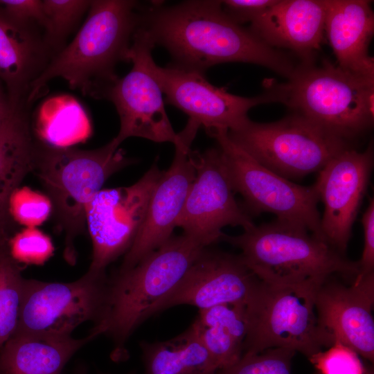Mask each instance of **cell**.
<instances>
[{
	"label": "cell",
	"instance_id": "obj_34",
	"mask_svg": "<svg viewBox=\"0 0 374 374\" xmlns=\"http://www.w3.org/2000/svg\"><path fill=\"white\" fill-rule=\"evenodd\" d=\"M224 12L235 22L242 24L252 22L276 3L277 0H224L220 1Z\"/></svg>",
	"mask_w": 374,
	"mask_h": 374
},
{
	"label": "cell",
	"instance_id": "obj_39",
	"mask_svg": "<svg viewBox=\"0 0 374 374\" xmlns=\"http://www.w3.org/2000/svg\"><path fill=\"white\" fill-rule=\"evenodd\" d=\"M366 374H373V373H371V372H369V373H366Z\"/></svg>",
	"mask_w": 374,
	"mask_h": 374
},
{
	"label": "cell",
	"instance_id": "obj_17",
	"mask_svg": "<svg viewBox=\"0 0 374 374\" xmlns=\"http://www.w3.org/2000/svg\"><path fill=\"white\" fill-rule=\"evenodd\" d=\"M259 281L240 255L207 247L159 305L156 313L178 305H190L203 310L225 303L246 304Z\"/></svg>",
	"mask_w": 374,
	"mask_h": 374
},
{
	"label": "cell",
	"instance_id": "obj_26",
	"mask_svg": "<svg viewBox=\"0 0 374 374\" xmlns=\"http://www.w3.org/2000/svg\"><path fill=\"white\" fill-rule=\"evenodd\" d=\"M31 126L39 141L57 148H69L85 141L91 134L90 120L73 97L61 95L45 100Z\"/></svg>",
	"mask_w": 374,
	"mask_h": 374
},
{
	"label": "cell",
	"instance_id": "obj_4",
	"mask_svg": "<svg viewBox=\"0 0 374 374\" xmlns=\"http://www.w3.org/2000/svg\"><path fill=\"white\" fill-rule=\"evenodd\" d=\"M220 240L240 249L246 265L262 281L317 290L335 276L355 278L357 261L344 257L299 224L276 220Z\"/></svg>",
	"mask_w": 374,
	"mask_h": 374
},
{
	"label": "cell",
	"instance_id": "obj_32",
	"mask_svg": "<svg viewBox=\"0 0 374 374\" xmlns=\"http://www.w3.org/2000/svg\"><path fill=\"white\" fill-rule=\"evenodd\" d=\"M358 355L352 348L335 341L309 359L321 374H366Z\"/></svg>",
	"mask_w": 374,
	"mask_h": 374
},
{
	"label": "cell",
	"instance_id": "obj_11",
	"mask_svg": "<svg viewBox=\"0 0 374 374\" xmlns=\"http://www.w3.org/2000/svg\"><path fill=\"white\" fill-rule=\"evenodd\" d=\"M108 280L105 273L89 271L71 283L25 279L15 333L71 336L84 321L98 323L105 311Z\"/></svg>",
	"mask_w": 374,
	"mask_h": 374
},
{
	"label": "cell",
	"instance_id": "obj_3",
	"mask_svg": "<svg viewBox=\"0 0 374 374\" xmlns=\"http://www.w3.org/2000/svg\"><path fill=\"white\" fill-rule=\"evenodd\" d=\"M113 139L103 147L57 148L37 139L33 173L52 206L57 230L64 235V258L75 264L76 239L85 234L87 206L112 175L132 163Z\"/></svg>",
	"mask_w": 374,
	"mask_h": 374
},
{
	"label": "cell",
	"instance_id": "obj_14",
	"mask_svg": "<svg viewBox=\"0 0 374 374\" xmlns=\"http://www.w3.org/2000/svg\"><path fill=\"white\" fill-rule=\"evenodd\" d=\"M195 177L175 226L207 247L220 241L222 228H253L250 215L235 199L234 190L218 148L193 150Z\"/></svg>",
	"mask_w": 374,
	"mask_h": 374
},
{
	"label": "cell",
	"instance_id": "obj_20",
	"mask_svg": "<svg viewBox=\"0 0 374 374\" xmlns=\"http://www.w3.org/2000/svg\"><path fill=\"white\" fill-rule=\"evenodd\" d=\"M39 29L12 19L0 7V80L14 107L28 105L31 84L53 56Z\"/></svg>",
	"mask_w": 374,
	"mask_h": 374
},
{
	"label": "cell",
	"instance_id": "obj_2",
	"mask_svg": "<svg viewBox=\"0 0 374 374\" xmlns=\"http://www.w3.org/2000/svg\"><path fill=\"white\" fill-rule=\"evenodd\" d=\"M141 9L136 1H91L87 19L73 39L53 55L32 83L28 104L56 78L64 79L71 88L84 95L100 98L104 90L118 78L116 64L128 62Z\"/></svg>",
	"mask_w": 374,
	"mask_h": 374
},
{
	"label": "cell",
	"instance_id": "obj_38",
	"mask_svg": "<svg viewBox=\"0 0 374 374\" xmlns=\"http://www.w3.org/2000/svg\"><path fill=\"white\" fill-rule=\"evenodd\" d=\"M75 374H87V373L86 371V368L84 366H79L76 369ZM130 374H133V373H130Z\"/></svg>",
	"mask_w": 374,
	"mask_h": 374
},
{
	"label": "cell",
	"instance_id": "obj_10",
	"mask_svg": "<svg viewBox=\"0 0 374 374\" xmlns=\"http://www.w3.org/2000/svg\"><path fill=\"white\" fill-rule=\"evenodd\" d=\"M155 46L148 33L139 26L127 55L132 63L130 72L117 78L103 92L114 105L120 119V129L114 139L121 145L130 137H141L157 143L178 140L167 116L162 90L151 71Z\"/></svg>",
	"mask_w": 374,
	"mask_h": 374
},
{
	"label": "cell",
	"instance_id": "obj_21",
	"mask_svg": "<svg viewBox=\"0 0 374 374\" xmlns=\"http://www.w3.org/2000/svg\"><path fill=\"white\" fill-rule=\"evenodd\" d=\"M324 32L337 66L374 79V60L368 53L374 32L371 1L326 0Z\"/></svg>",
	"mask_w": 374,
	"mask_h": 374
},
{
	"label": "cell",
	"instance_id": "obj_33",
	"mask_svg": "<svg viewBox=\"0 0 374 374\" xmlns=\"http://www.w3.org/2000/svg\"><path fill=\"white\" fill-rule=\"evenodd\" d=\"M0 7L12 19L44 30L46 17L43 1L0 0Z\"/></svg>",
	"mask_w": 374,
	"mask_h": 374
},
{
	"label": "cell",
	"instance_id": "obj_18",
	"mask_svg": "<svg viewBox=\"0 0 374 374\" xmlns=\"http://www.w3.org/2000/svg\"><path fill=\"white\" fill-rule=\"evenodd\" d=\"M374 272L359 273L349 285L327 279L316 291L321 326L333 338L371 362L374 359Z\"/></svg>",
	"mask_w": 374,
	"mask_h": 374
},
{
	"label": "cell",
	"instance_id": "obj_27",
	"mask_svg": "<svg viewBox=\"0 0 374 374\" xmlns=\"http://www.w3.org/2000/svg\"><path fill=\"white\" fill-rule=\"evenodd\" d=\"M8 244L0 249V348L15 333L20 317L25 278Z\"/></svg>",
	"mask_w": 374,
	"mask_h": 374
},
{
	"label": "cell",
	"instance_id": "obj_24",
	"mask_svg": "<svg viewBox=\"0 0 374 374\" xmlns=\"http://www.w3.org/2000/svg\"><path fill=\"white\" fill-rule=\"evenodd\" d=\"M193 325L218 370L233 365L242 356L247 326L244 303H225L199 310Z\"/></svg>",
	"mask_w": 374,
	"mask_h": 374
},
{
	"label": "cell",
	"instance_id": "obj_16",
	"mask_svg": "<svg viewBox=\"0 0 374 374\" xmlns=\"http://www.w3.org/2000/svg\"><path fill=\"white\" fill-rule=\"evenodd\" d=\"M373 166L371 143L362 152L349 148L329 161L314 184L324 206L321 216L322 240L341 254L347 249Z\"/></svg>",
	"mask_w": 374,
	"mask_h": 374
},
{
	"label": "cell",
	"instance_id": "obj_30",
	"mask_svg": "<svg viewBox=\"0 0 374 374\" xmlns=\"http://www.w3.org/2000/svg\"><path fill=\"white\" fill-rule=\"evenodd\" d=\"M8 249L17 262L27 265H43L53 255L51 238L36 227H26L10 238Z\"/></svg>",
	"mask_w": 374,
	"mask_h": 374
},
{
	"label": "cell",
	"instance_id": "obj_13",
	"mask_svg": "<svg viewBox=\"0 0 374 374\" xmlns=\"http://www.w3.org/2000/svg\"><path fill=\"white\" fill-rule=\"evenodd\" d=\"M151 71L166 94L167 103L197 122L209 136L217 130L238 126L248 118V112L253 107L283 102L280 84L271 82L267 91L249 98L211 84L202 73L173 64L161 67L153 60Z\"/></svg>",
	"mask_w": 374,
	"mask_h": 374
},
{
	"label": "cell",
	"instance_id": "obj_35",
	"mask_svg": "<svg viewBox=\"0 0 374 374\" xmlns=\"http://www.w3.org/2000/svg\"><path fill=\"white\" fill-rule=\"evenodd\" d=\"M364 230V249L357 263L359 273L374 272V199H369L368 205L362 217Z\"/></svg>",
	"mask_w": 374,
	"mask_h": 374
},
{
	"label": "cell",
	"instance_id": "obj_31",
	"mask_svg": "<svg viewBox=\"0 0 374 374\" xmlns=\"http://www.w3.org/2000/svg\"><path fill=\"white\" fill-rule=\"evenodd\" d=\"M8 210L15 222L26 227H36L51 215L52 206L45 194L22 187L10 195Z\"/></svg>",
	"mask_w": 374,
	"mask_h": 374
},
{
	"label": "cell",
	"instance_id": "obj_23",
	"mask_svg": "<svg viewBox=\"0 0 374 374\" xmlns=\"http://www.w3.org/2000/svg\"><path fill=\"white\" fill-rule=\"evenodd\" d=\"M28 107L14 108L0 125V208H8L10 195L33 168L37 139Z\"/></svg>",
	"mask_w": 374,
	"mask_h": 374
},
{
	"label": "cell",
	"instance_id": "obj_28",
	"mask_svg": "<svg viewBox=\"0 0 374 374\" xmlns=\"http://www.w3.org/2000/svg\"><path fill=\"white\" fill-rule=\"evenodd\" d=\"M90 4L91 1L85 0L43 1L46 17L44 39L51 54L62 49L63 42Z\"/></svg>",
	"mask_w": 374,
	"mask_h": 374
},
{
	"label": "cell",
	"instance_id": "obj_1",
	"mask_svg": "<svg viewBox=\"0 0 374 374\" xmlns=\"http://www.w3.org/2000/svg\"><path fill=\"white\" fill-rule=\"evenodd\" d=\"M140 26L164 47L175 66L204 73L224 62L265 66L289 79L298 64L249 28L231 19L220 1H186L170 6L151 3L141 10Z\"/></svg>",
	"mask_w": 374,
	"mask_h": 374
},
{
	"label": "cell",
	"instance_id": "obj_8",
	"mask_svg": "<svg viewBox=\"0 0 374 374\" xmlns=\"http://www.w3.org/2000/svg\"><path fill=\"white\" fill-rule=\"evenodd\" d=\"M227 134L261 165L287 179L319 172L340 152L353 148L296 113L271 123L248 118Z\"/></svg>",
	"mask_w": 374,
	"mask_h": 374
},
{
	"label": "cell",
	"instance_id": "obj_15",
	"mask_svg": "<svg viewBox=\"0 0 374 374\" xmlns=\"http://www.w3.org/2000/svg\"><path fill=\"white\" fill-rule=\"evenodd\" d=\"M199 127L197 122L189 118L178 133L172 163L166 171H162L156 183L143 223L118 271L133 267L172 237L195 177L190 147Z\"/></svg>",
	"mask_w": 374,
	"mask_h": 374
},
{
	"label": "cell",
	"instance_id": "obj_36",
	"mask_svg": "<svg viewBox=\"0 0 374 374\" xmlns=\"http://www.w3.org/2000/svg\"><path fill=\"white\" fill-rule=\"evenodd\" d=\"M12 221L8 208H0V249L8 244Z\"/></svg>",
	"mask_w": 374,
	"mask_h": 374
},
{
	"label": "cell",
	"instance_id": "obj_9",
	"mask_svg": "<svg viewBox=\"0 0 374 374\" xmlns=\"http://www.w3.org/2000/svg\"><path fill=\"white\" fill-rule=\"evenodd\" d=\"M227 131L219 130L210 136L217 141L232 188L243 197L247 213H271L276 220L303 226L322 240L314 185H299L269 170L235 144Z\"/></svg>",
	"mask_w": 374,
	"mask_h": 374
},
{
	"label": "cell",
	"instance_id": "obj_19",
	"mask_svg": "<svg viewBox=\"0 0 374 374\" xmlns=\"http://www.w3.org/2000/svg\"><path fill=\"white\" fill-rule=\"evenodd\" d=\"M326 12V0H277L251 22L249 30L274 48L311 60L323 40Z\"/></svg>",
	"mask_w": 374,
	"mask_h": 374
},
{
	"label": "cell",
	"instance_id": "obj_29",
	"mask_svg": "<svg viewBox=\"0 0 374 374\" xmlns=\"http://www.w3.org/2000/svg\"><path fill=\"white\" fill-rule=\"evenodd\" d=\"M295 351L271 348L252 355H242L233 365L218 370L215 374H291Z\"/></svg>",
	"mask_w": 374,
	"mask_h": 374
},
{
	"label": "cell",
	"instance_id": "obj_12",
	"mask_svg": "<svg viewBox=\"0 0 374 374\" xmlns=\"http://www.w3.org/2000/svg\"><path fill=\"white\" fill-rule=\"evenodd\" d=\"M161 173L154 163L134 184L102 188L95 195L87 210V228L93 247L88 271L105 273L107 265L130 249Z\"/></svg>",
	"mask_w": 374,
	"mask_h": 374
},
{
	"label": "cell",
	"instance_id": "obj_7",
	"mask_svg": "<svg viewBox=\"0 0 374 374\" xmlns=\"http://www.w3.org/2000/svg\"><path fill=\"white\" fill-rule=\"evenodd\" d=\"M317 290L260 280L246 303L247 334L243 355L271 348L301 352L308 358L335 343L320 325L314 305Z\"/></svg>",
	"mask_w": 374,
	"mask_h": 374
},
{
	"label": "cell",
	"instance_id": "obj_37",
	"mask_svg": "<svg viewBox=\"0 0 374 374\" xmlns=\"http://www.w3.org/2000/svg\"><path fill=\"white\" fill-rule=\"evenodd\" d=\"M14 108L15 107L10 103L6 87L0 80V125L8 117Z\"/></svg>",
	"mask_w": 374,
	"mask_h": 374
},
{
	"label": "cell",
	"instance_id": "obj_5",
	"mask_svg": "<svg viewBox=\"0 0 374 374\" xmlns=\"http://www.w3.org/2000/svg\"><path fill=\"white\" fill-rule=\"evenodd\" d=\"M205 247L203 241L184 233L172 236L133 267L117 271L108 280L105 311L93 329L111 337L116 348L123 349L136 328L156 314Z\"/></svg>",
	"mask_w": 374,
	"mask_h": 374
},
{
	"label": "cell",
	"instance_id": "obj_6",
	"mask_svg": "<svg viewBox=\"0 0 374 374\" xmlns=\"http://www.w3.org/2000/svg\"><path fill=\"white\" fill-rule=\"evenodd\" d=\"M281 85L283 104L351 143L373 125L374 79L314 59L301 61Z\"/></svg>",
	"mask_w": 374,
	"mask_h": 374
},
{
	"label": "cell",
	"instance_id": "obj_25",
	"mask_svg": "<svg viewBox=\"0 0 374 374\" xmlns=\"http://www.w3.org/2000/svg\"><path fill=\"white\" fill-rule=\"evenodd\" d=\"M145 374H215L217 366L192 324L170 339L142 342Z\"/></svg>",
	"mask_w": 374,
	"mask_h": 374
},
{
	"label": "cell",
	"instance_id": "obj_22",
	"mask_svg": "<svg viewBox=\"0 0 374 374\" xmlns=\"http://www.w3.org/2000/svg\"><path fill=\"white\" fill-rule=\"evenodd\" d=\"M98 335L94 330L82 339L15 333L0 348V374H61L73 355Z\"/></svg>",
	"mask_w": 374,
	"mask_h": 374
}]
</instances>
